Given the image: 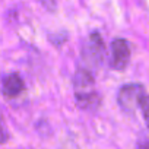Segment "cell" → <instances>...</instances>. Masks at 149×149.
Wrapping results in <instances>:
<instances>
[{
    "instance_id": "1",
    "label": "cell",
    "mask_w": 149,
    "mask_h": 149,
    "mask_svg": "<svg viewBox=\"0 0 149 149\" xmlns=\"http://www.w3.org/2000/svg\"><path fill=\"white\" fill-rule=\"evenodd\" d=\"M74 97H76L78 105L84 110H95L100 105V95L95 89V81L92 74L79 69L74 74Z\"/></svg>"
},
{
    "instance_id": "2",
    "label": "cell",
    "mask_w": 149,
    "mask_h": 149,
    "mask_svg": "<svg viewBox=\"0 0 149 149\" xmlns=\"http://www.w3.org/2000/svg\"><path fill=\"white\" fill-rule=\"evenodd\" d=\"M145 95L143 92V86L137 85V84H130V85H124L120 92H118V104L120 107L127 111V113H133L140 107V100Z\"/></svg>"
},
{
    "instance_id": "3",
    "label": "cell",
    "mask_w": 149,
    "mask_h": 149,
    "mask_svg": "<svg viewBox=\"0 0 149 149\" xmlns=\"http://www.w3.org/2000/svg\"><path fill=\"white\" fill-rule=\"evenodd\" d=\"M130 60V45L126 40L117 38L111 44V66L116 70H124Z\"/></svg>"
},
{
    "instance_id": "4",
    "label": "cell",
    "mask_w": 149,
    "mask_h": 149,
    "mask_svg": "<svg viewBox=\"0 0 149 149\" xmlns=\"http://www.w3.org/2000/svg\"><path fill=\"white\" fill-rule=\"evenodd\" d=\"M24 88H25V84L18 73L8 74L2 84V91H3V95L6 98H16L18 95L22 94Z\"/></svg>"
},
{
    "instance_id": "5",
    "label": "cell",
    "mask_w": 149,
    "mask_h": 149,
    "mask_svg": "<svg viewBox=\"0 0 149 149\" xmlns=\"http://www.w3.org/2000/svg\"><path fill=\"white\" fill-rule=\"evenodd\" d=\"M88 48H89V56L92 57V61H101L104 54H105V48L102 45V41L100 38L98 34H92L88 42Z\"/></svg>"
},
{
    "instance_id": "6",
    "label": "cell",
    "mask_w": 149,
    "mask_h": 149,
    "mask_svg": "<svg viewBox=\"0 0 149 149\" xmlns=\"http://www.w3.org/2000/svg\"><path fill=\"white\" fill-rule=\"evenodd\" d=\"M140 110L143 113V118L149 127V95H143L140 100Z\"/></svg>"
},
{
    "instance_id": "7",
    "label": "cell",
    "mask_w": 149,
    "mask_h": 149,
    "mask_svg": "<svg viewBox=\"0 0 149 149\" xmlns=\"http://www.w3.org/2000/svg\"><path fill=\"white\" fill-rule=\"evenodd\" d=\"M8 140V132H6V127L2 121V118H0V145L5 143Z\"/></svg>"
},
{
    "instance_id": "8",
    "label": "cell",
    "mask_w": 149,
    "mask_h": 149,
    "mask_svg": "<svg viewBox=\"0 0 149 149\" xmlns=\"http://www.w3.org/2000/svg\"><path fill=\"white\" fill-rule=\"evenodd\" d=\"M40 2L47 10H54L56 9V2L54 0H40Z\"/></svg>"
}]
</instances>
